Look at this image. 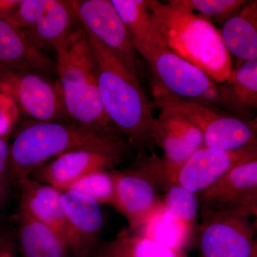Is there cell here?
<instances>
[{
    "instance_id": "obj_1",
    "label": "cell",
    "mask_w": 257,
    "mask_h": 257,
    "mask_svg": "<svg viewBox=\"0 0 257 257\" xmlns=\"http://www.w3.org/2000/svg\"><path fill=\"white\" fill-rule=\"evenodd\" d=\"M86 34L95 62L104 112L115 130L138 151L139 157L145 156L157 147L153 103L145 94L140 77L90 34Z\"/></svg>"
},
{
    "instance_id": "obj_2",
    "label": "cell",
    "mask_w": 257,
    "mask_h": 257,
    "mask_svg": "<svg viewBox=\"0 0 257 257\" xmlns=\"http://www.w3.org/2000/svg\"><path fill=\"white\" fill-rule=\"evenodd\" d=\"M161 38L173 53L208 74L218 84L228 80L232 62L220 32L209 19L192 12L184 0H149Z\"/></svg>"
},
{
    "instance_id": "obj_3",
    "label": "cell",
    "mask_w": 257,
    "mask_h": 257,
    "mask_svg": "<svg viewBox=\"0 0 257 257\" xmlns=\"http://www.w3.org/2000/svg\"><path fill=\"white\" fill-rule=\"evenodd\" d=\"M127 144L121 135L74 123L35 121L20 130L10 146V181L19 184L47 161L69 152L92 150L124 157Z\"/></svg>"
},
{
    "instance_id": "obj_4",
    "label": "cell",
    "mask_w": 257,
    "mask_h": 257,
    "mask_svg": "<svg viewBox=\"0 0 257 257\" xmlns=\"http://www.w3.org/2000/svg\"><path fill=\"white\" fill-rule=\"evenodd\" d=\"M54 50L57 54V84L69 119L95 131L120 135L103 109L95 62L81 24L61 40Z\"/></svg>"
},
{
    "instance_id": "obj_5",
    "label": "cell",
    "mask_w": 257,
    "mask_h": 257,
    "mask_svg": "<svg viewBox=\"0 0 257 257\" xmlns=\"http://www.w3.org/2000/svg\"><path fill=\"white\" fill-rule=\"evenodd\" d=\"M154 107L182 116L202 134L204 146L218 150H239L257 145L256 119H249L227 111L190 102L174 95L154 76L151 77Z\"/></svg>"
},
{
    "instance_id": "obj_6",
    "label": "cell",
    "mask_w": 257,
    "mask_h": 257,
    "mask_svg": "<svg viewBox=\"0 0 257 257\" xmlns=\"http://www.w3.org/2000/svg\"><path fill=\"white\" fill-rule=\"evenodd\" d=\"M195 240L199 257H257L256 221L239 211H199Z\"/></svg>"
},
{
    "instance_id": "obj_7",
    "label": "cell",
    "mask_w": 257,
    "mask_h": 257,
    "mask_svg": "<svg viewBox=\"0 0 257 257\" xmlns=\"http://www.w3.org/2000/svg\"><path fill=\"white\" fill-rule=\"evenodd\" d=\"M0 91L16 103L20 112L35 121L69 119L58 86L40 74L0 63Z\"/></svg>"
},
{
    "instance_id": "obj_8",
    "label": "cell",
    "mask_w": 257,
    "mask_h": 257,
    "mask_svg": "<svg viewBox=\"0 0 257 257\" xmlns=\"http://www.w3.org/2000/svg\"><path fill=\"white\" fill-rule=\"evenodd\" d=\"M114 181L113 207L124 216L128 229H136L163 207L159 189L162 186L145 157L136 166L123 171H111Z\"/></svg>"
},
{
    "instance_id": "obj_9",
    "label": "cell",
    "mask_w": 257,
    "mask_h": 257,
    "mask_svg": "<svg viewBox=\"0 0 257 257\" xmlns=\"http://www.w3.org/2000/svg\"><path fill=\"white\" fill-rule=\"evenodd\" d=\"M149 64L152 75L174 95L222 110L220 84L167 47L157 52Z\"/></svg>"
},
{
    "instance_id": "obj_10",
    "label": "cell",
    "mask_w": 257,
    "mask_h": 257,
    "mask_svg": "<svg viewBox=\"0 0 257 257\" xmlns=\"http://www.w3.org/2000/svg\"><path fill=\"white\" fill-rule=\"evenodd\" d=\"M79 23L87 33L140 77L143 66L127 30L110 0H72Z\"/></svg>"
},
{
    "instance_id": "obj_11",
    "label": "cell",
    "mask_w": 257,
    "mask_h": 257,
    "mask_svg": "<svg viewBox=\"0 0 257 257\" xmlns=\"http://www.w3.org/2000/svg\"><path fill=\"white\" fill-rule=\"evenodd\" d=\"M199 211H239L257 215V159L236 166L197 194Z\"/></svg>"
},
{
    "instance_id": "obj_12",
    "label": "cell",
    "mask_w": 257,
    "mask_h": 257,
    "mask_svg": "<svg viewBox=\"0 0 257 257\" xmlns=\"http://www.w3.org/2000/svg\"><path fill=\"white\" fill-rule=\"evenodd\" d=\"M257 159V145L227 151L204 146L193 153L171 177L170 185L177 184L194 194L210 187L236 166Z\"/></svg>"
},
{
    "instance_id": "obj_13",
    "label": "cell",
    "mask_w": 257,
    "mask_h": 257,
    "mask_svg": "<svg viewBox=\"0 0 257 257\" xmlns=\"http://www.w3.org/2000/svg\"><path fill=\"white\" fill-rule=\"evenodd\" d=\"M66 241L74 257H89L95 249L103 225L97 202L73 191L62 192Z\"/></svg>"
},
{
    "instance_id": "obj_14",
    "label": "cell",
    "mask_w": 257,
    "mask_h": 257,
    "mask_svg": "<svg viewBox=\"0 0 257 257\" xmlns=\"http://www.w3.org/2000/svg\"><path fill=\"white\" fill-rule=\"evenodd\" d=\"M157 118V147L162 148L161 170L165 189L171 177L193 153L204 146L202 134L182 116L159 110Z\"/></svg>"
},
{
    "instance_id": "obj_15",
    "label": "cell",
    "mask_w": 257,
    "mask_h": 257,
    "mask_svg": "<svg viewBox=\"0 0 257 257\" xmlns=\"http://www.w3.org/2000/svg\"><path fill=\"white\" fill-rule=\"evenodd\" d=\"M123 158L92 150L69 152L39 167L29 178L65 192L84 176L95 171L112 169Z\"/></svg>"
},
{
    "instance_id": "obj_16",
    "label": "cell",
    "mask_w": 257,
    "mask_h": 257,
    "mask_svg": "<svg viewBox=\"0 0 257 257\" xmlns=\"http://www.w3.org/2000/svg\"><path fill=\"white\" fill-rule=\"evenodd\" d=\"M0 63L45 77L57 74L55 62L23 31L3 20H0Z\"/></svg>"
},
{
    "instance_id": "obj_17",
    "label": "cell",
    "mask_w": 257,
    "mask_h": 257,
    "mask_svg": "<svg viewBox=\"0 0 257 257\" xmlns=\"http://www.w3.org/2000/svg\"><path fill=\"white\" fill-rule=\"evenodd\" d=\"M19 184L20 210L54 230L67 246L62 192L29 177Z\"/></svg>"
},
{
    "instance_id": "obj_18",
    "label": "cell",
    "mask_w": 257,
    "mask_h": 257,
    "mask_svg": "<svg viewBox=\"0 0 257 257\" xmlns=\"http://www.w3.org/2000/svg\"><path fill=\"white\" fill-rule=\"evenodd\" d=\"M122 20L135 50L150 62L165 47L154 19L149 0H110Z\"/></svg>"
},
{
    "instance_id": "obj_19",
    "label": "cell",
    "mask_w": 257,
    "mask_h": 257,
    "mask_svg": "<svg viewBox=\"0 0 257 257\" xmlns=\"http://www.w3.org/2000/svg\"><path fill=\"white\" fill-rule=\"evenodd\" d=\"M220 85L222 110L246 119H256L257 60L239 61L232 67L228 80Z\"/></svg>"
},
{
    "instance_id": "obj_20",
    "label": "cell",
    "mask_w": 257,
    "mask_h": 257,
    "mask_svg": "<svg viewBox=\"0 0 257 257\" xmlns=\"http://www.w3.org/2000/svg\"><path fill=\"white\" fill-rule=\"evenodd\" d=\"M219 32L230 56L241 62L257 60V2L247 1L222 24Z\"/></svg>"
},
{
    "instance_id": "obj_21",
    "label": "cell",
    "mask_w": 257,
    "mask_h": 257,
    "mask_svg": "<svg viewBox=\"0 0 257 257\" xmlns=\"http://www.w3.org/2000/svg\"><path fill=\"white\" fill-rule=\"evenodd\" d=\"M80 25L72 0H48L46 10L38 23L23 32L39 49L55 45Z\"/></svg>"
},
{
    "instance_id": "obj_22",
    "label": "cell",
    "mask_w": 257,
    "mask_h": 257,
    "mask_svg": "<svg viewBox=\"0 0 257 257\" xmlns=\"http://www.w3.org/2000/svg\"><path fill=\"white\" fill-rule=\"evenodd\" d=\"M19 248L23 257H70L65 243L43 223L23 211L18 216Z\"/></svg>"
},
{
    "instance_id": "obj_23",
    "label": "cell",
    "mask_w": 257,
    "mask_h": 257,
    "mask_svg": "<svg viewBox=\"0 0 257 257\" xmlns=\"http://www.w3.org/2000/svg\"><path fill=\"white\" fill-rule=\"evenodd\" d=\"M194 225L181 220L162 207L130 232L164 246L186 251L195 238Z\"/></svg>"
},
{
    "instance_id": "obj_24",
    "label": "cell",
    "mask_w": 257,
    "mask_h": 257,
    "mask_svg": "<svg viewBox=\"0 0 257 257\" xmlns=\"http://www.w3.org/2000/svg\"><path fill=\"white\" fill-rule=\"evenodd\" d=\"M96 251L118 257H189L186 251L167 247L128 229L123 230L116 239L101 245Z\"/></svg>"
},
{
    "instance_id": "obj_25",
    "label": "cell",
    "mask_w": 257,
    "mask_h": 257,
    "mask_svg": "<svg viewBox=\"0 0 257 257\" xmlns=\"http://www.w3.org/2000/svg\"><path fill=\"white\" fill-rule=\"evenodd\" d=\"M165 210L181 220L194 225L199 211V202L197 194L189 192L177 184L169 185L162 197Z\"/></svg>"
},
{
    "instance_id": "obj_26",
    "label": "cell",
    "mask_w": 257,
    "mask_h": 257,
    "mask_svg": "<svg viewBox=\"0 0 257 257\" xmlns=\"http://www.w3.org/2000/svg\"><path fill=\"white\" fill-rule=\"evenodd\" d=\"M68 190L90 198L99 205L112 206L114 202V178L111 172L107 170H98L88 174L72 184Z\"/></svg>"
},
{
    "instance_id": "obj_27",
    "label": "cell",
    "mask_w": 257,
    "mask_h": 257,
    "mask_svg": "<svg viewBox=\"0 0 257 257\" xmlns=\"http://www.w3.org/2000/svg\"><path fill=\"white\" fill-rule=\"evenodd\" d=\"M192 12L209 19L211 23L223 24L243 6L245 0H184Z\"/></svg>"
},
{
    "instance_id": "obj_28",
    "label": "cell",
    "mask_w": 257,
    "mask_h": 257,
    "mask_svg": "<svg viewBox=\"0 0 257 257\" xmlns=\"http://www.w3.org/2000/svg\"><path fill=\"white\" fill-rule=\"evenodd\" d=\"M47 4L48 0H20L16 10L6 22L21 31H27L38 23Z\"/></svg>"
},
{
    "instance_id": "obj_29",
    "label": "cell",
    "mask_w": 257,
    "mask_h": 257,
    "mask_svg": "<svg viewBox=\"0 0 257 257\" xmlns=\"http://www.w3.org/2000/svg\"><path fill=\"white\" fill-rule=\"evenodd\" d=\"M20 114L16 103L0 91V138L8 141L18 124Z\"/></svg>"
},
{
    "instance_id": "obj_30",
    "label": "cell",
    "mask_w": 257,
    "mask_h": 257,
    "mask_svg": "<svg viewBox=\"0 0 257 257\" xmlns=\"http://www.w3.org/2000/svg\"><path fill=\"white\" fill-rule=\"evenodd\" d=\"M10 182V146L0 138V206L6 199Z\"/></svg>"
},
{
    "instance_id": "obj_31",
    "label": "cell",
    "mask_w": 257,
    "mask_h": 257,
    "mask_svg": "<svg viewBox=\"0 0 257 257\" xmlns=\"http://www.w3.org/2000/svg\"><path fill=\"white\" fill-rule=\"evenodd\" d=\"M18 247L14 238L9 231L0 234V257H18Z\"/></svg>"
},
{
    "instance_id": "obj_32",
    "label": "cell",
    "mask_w": 257,
    "mask_h": 257,
    "mask_svg": "<svg viewBox=\"0 0 257 257\" xmlns=\"http://www.w3.org/2000/svg\"><path fill=\"white\" fill-rule=\"evenodd\" d=\"M20 2V0H0V20L8 21Z\"/></svg>"
},
{
    "instance_id": "obj_33",
    "label": "cell",
    "mask_w": 257,
    "mask_h": 257,
    "mask_svg": "<svg viewBox=\"0 0 257 257\" xmlns=\"http://www.w3.org/2000/svg\"><path fill=\"white\" fill-rule=\"evenodd\" d=\"M94 257H118L112 256V255L106 254V253L100 252V251H96L94 253Z\"/></svg>"
}]
</instances>
